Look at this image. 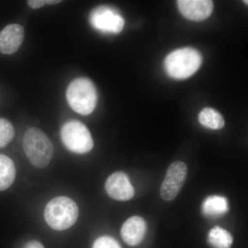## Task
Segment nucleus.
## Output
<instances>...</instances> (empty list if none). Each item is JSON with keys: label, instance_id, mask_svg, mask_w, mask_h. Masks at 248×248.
<instances>
[{"label": "nucleus", "instance_id": "obj_12", "mask_svg": "<svg viewBox=\"0 0 248 248\" xmlns=\"http://www.w3.org/2000/svg\"><path fill=\"white\" fill-rule=\"evenodd\" d=\"M229 210L228 200L221 196H210L204 200L202 204V213L205 217L221 216Z\"/></svg>", "mask_w": 248, "mask_h": 248}, {"label": "nucleus", "instance_id": "obj_15", "mask_svg": "<svg viewBox=\"0 0 248 248\" xmlns=\"http://www.w3.org/2000/svg\"><path fill=\"white\" fill-rule=\"evenodd\" d=\"M209 244L215 248H230L233 243L231 233L219 226H215L209 232Z\"/></svg>", "mask_w": 248, "mask_h": 248}, {"label": "nucleus", "instance_id": "obj_14", "mask_svg": "<svg viewBox=\"0 0 248 248\" xmlns=\"http://www.w3.org/2000/svg\"><path fill=\"white\" fill-rule=\"evenodd\" d=\"M200 124L206 128L219 130L225 125V121L221 114L211 108H205L199 115Z\"/></svg>", "mask_w": 248, "mask_h": 248}, {"label": "nucleus", "instance_id": "obj_8", "mask_svg": "<svg viewBox=\"0 0 248 248\" xmlns=\"http://www.w3.org/2000/svg\"><path fill=\"white\" fill-rule=\"evenodd\" d=\"M106 190L111 198L117 201L131 200L135 195V190L128 176L123 172L111 174L106 182Z\"/></svg>", "mask_w": 248, "mask_h": 248}, {"label": "nucleus", "instance_id": "obj_13", "mask_svg": "<svg viewBox=\"0 0 248 248\" xmlns=\"http://www.w3.org/2000/svg\"><path fill=\"white\" fill-rule=\"evenodd\" d=\"M16 175L14 161L9 156L0 155V191L9 188L14 182Z\"/></svg>", "mask_w": 248, "mask_h": 248}, {"label": "nucleus", "instance_id": "obj_16", "mask_svg": "<svg viewBox=\"0 0 248 248\" xmlns=\"http://www.w3.org/2000/svg\"><path fill=\"white\" fill-rule=\"evenodd\" d=\"M14 135V128L11 122L0 118V148L7 146L12 141Z\"/></svg>", "mask_w": 248, "mask_h": 248}, {"label": "nucleus", "instance_id": "obj_18", "mask_svg": "<svg viewBox=\"0 0 248 248\" xmlns=\"http://www.w3.org/2000/svg\"><path fill=\"white\" fill-rule=\"evenodd\" d=\"M27 3L32 9H37L43 7L46 4V1H44V0H30V1H28Z\"/></svg>", "mask_w": 248, "mask_h": 248}, {"label": "nucleus", "instance_id": "obj_10", "mask_svg": "<svg viewBox=\"0 0 248 248\" xmlns=\"http://www.w3.org/2000/svg\"><path fill=\"white\" fill-rule=\"evenodd\" d=\"M24 38V31L19 24H9L0 31V53L11 55L17 52Z\"/></svg>", "mask_w": 248, "mask_h": 248}, {"label": "nucleus", "instance_id": "obj_9", "mask_svg": "<svg viewBox=\"0 0 248 248\" xmlns=\"http://www.w3.org/2000/svg\"><path fill=\"white\" fill-rule=\"evenodd\" d=\"M177 4L183 16L190 20H204L213 11V2L210 0H179Z\"/></svg>", "mask_w": 248, "mask_h": 248}, {"label": "nucleus", "instance_id": "obj_4", "mask_svg": "<svg viewBox=\"0 0 248 248\" xmlns=\"http://www.w3.org/2000/svg\"><path fill=\"white\" fill-rule=\"evenodd\" d=\"M78 216V205L68 197H55L45 208L46 221L55 231H65L71 228L76 223Z\"/></svg>", "mask_w": 248, "mask_h": 248}, {"label": "nucleus", "instance_id": "obj_1", "mask_svg": "<svg viewBox=\"0 0 248 248\" xmlns=\"http://www.w3.org/2000/svg\"><path fill=\"white\" fill-rule=\"evenodd\" d=\"M202 63L200 52L192 48L177 49L165 59L166 73L171 78L184 79L190 78L198 71Z\"/></svg>", "mask_w": 248, "mask_h": 248}, {"label": "nucleus", "instance_id": "obj_2", "mask_svg": "<svg viewBox=\"0 0 248 248\" xmlns=\"http://www.w3.org/2000/svg\"><path fill=\"white\" fill-rule=\"evenodd\" d=\"M66 99L68 105L73 110L80 115H89L97 106V89L91 79L78 78L68 86Z\"/></svg>", "mask_w": 248, "mask_h": 248}, {"label": "nucleus", "instance_id": "obj_19", "mask_svg": "<svg viewBox=\"0 0 248 248\" xmlns=\"http://www.w3.org/2000/svg\"><path fill=\"white\" fill-rule=\"evenodd\" d=\"M25 248H45L43 245L37 241H32L28 243L25 246Z\"/></svg>", "mask_w": 248, "mask_h": 248}, {"label": "nucleus", "instance_id": "obj_11", "mask_svg": "<svg viewBox=\"0 0 248 248\" xmlns=\"http://www.w3.org/2000/svg\"><path fill=\"white\" fill-rule=\"evenodd\" d=\"M147 226L143 218L135 216L129 218L122 226V239L129 246H135L141 242L146 234Z\"/></svg>", "mask_w": 248, "mask_h": 248}, {"label": "nucleus", "instance_id": "obj_5", "mask_svg": "<svg viewBox=\"0 0 248 248\" xmlns=\"http://www.w3.org/2000/svg\"><path fill=\"white\" fill-rule=\"evenodd\" d=\"M61 138L64 146L73 153L85 154L94 146V142L89 129L77 120L66 122L62 126Z\"/></svg>", "mask_w": 248, "mask_h": 248}, {"label": "nucleus", "instance_id": "obj_6", "mask_svg": "<svg viewBox=\"0 0 248 248\" xmlns=\"http://www.w3.org/2000/svg\"><path fill=\"white\" fill-rule=\"evenodd\" d=\"M91 26L103 33L118 34L124 27V19L117 10L100 6L93 10L89 17Z\"/></svg>", "mask_w": 248, "mask_h": 248}, {"label": "nucleus", "instance_id": "obj_17", "mask_svg": "<svg viewBox=\"0 0 248 248\" xmlns=\"http://www.w3.org/2000/svg\"><path fill=\"white\" fill-rule=\"evenodd\" d=\"M93 248H122L119 243L110 236H104L96 240Z\"/></svg>", "mask_w": 248, "mask_h": 248}, {"label": "nucleus", "instance_id": "obj_7", "mask_svg": "<svg viewBox=\"0 0 248 248\" xmlns=\"http://www.w3.org/2000/svg\"><path fill=\"white\" fill-rule=\"evenodd\" d=\"M187 174V166L182 161H175L169 166L160 191L163 200L170 202L177 197L186 182Z\"/></svg>", "mask_w": 248, "mask_h": 248}, {"label": "nucleus", "instance_id": "obj_3", "mask_svg": "<svg viewBox=\"0 0 248 248\" xmlns=\"http://www.w3.org/2000/svg\"><path fill=\"white\" fill-rule=\"evenodd\" d=\"M23 146L29 161L37 169L46 167L51 161L54 152L53 143L40 129H29L24 134Z\"/></svg>", "mask_w": 248, "mask_h": 248}, {"label": "nucleus", "instance_id": "obj_20", "mask_svg": "<svg viewBox=\"0 0 248 248\" xmlns=\"http://www.w3.org/2000/svg\"><path fill=\"white\" fill-rule=\"evenodd\" d=\"M60 2H61V1H58V0H46V4L55 5L58 4Z\"/></svg>", "mask_w": 248, "mask_h": 248}]
</instances>
